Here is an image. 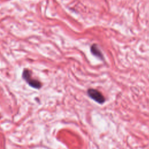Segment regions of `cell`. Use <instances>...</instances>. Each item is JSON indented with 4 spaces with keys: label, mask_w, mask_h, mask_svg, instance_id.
Masks as SVG:
<instances>
[{
    "label": "cell",
    "mask_w": 149,
    "mask_h": 149,
    "mask_svg": "<svg viewBox=\"0 0 149 149\" xmlns=\"http://www.w3.org/2000/svg\"><path fill=\"white\" fill-rule=\"evenodd\" d=\"M23 78L28 83V84L35 88H40L41 87V83L35 79L31 78V72L29 70L24 69L23 72Z\"/></svg>",
    "instance_id": "6da1fadb"
},
{
    "label": "cell",
    "mask_w": 149,
    "mask_h": 149,
    "mask_svg": "<svg viewBox=\"0 0 149 149\" xmlns=\"http://www.w3.org/2000/svg\"><path fill=\"white\" fill-rule=\"evenodd\" d=\"M88 96L99 104H103L105 102V98L101 92L94 88H90L87 90Z\"/></svg>",
    "instance_id": "7a4b0ae2"
},
{
    "label": "cell",
    "mask_w": 149,
    "mask_h": 149,
    "mask_svg": "<svg viewBox=\"0 0 149 149\" xmlns=\"http://www.w3.org/2000/svg\"><path fill=\"white\" fill-rule=\"evenodd\" d=\"M91 52L93 55H94L100 59H103V55L97 45L94 44L91 47Z\"/></svg>",
    "instance_id": "3957f363"
}]
</instances>
